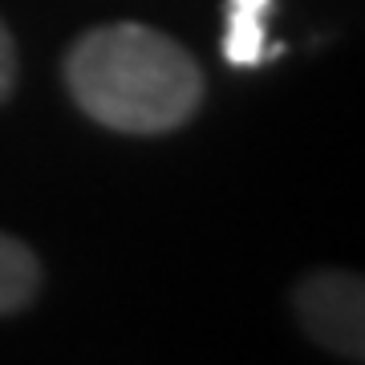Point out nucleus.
<instances>
[{"label":"nucleus","mask_w":365,"mask_h":365,"mask_svg":"<svg viewBox=\"0 0 365 365\" xmlns=\"http://www.w3.org/2000/svg\"><path fill=\"white\" fill-rule=\"evenodd\" d=\"M73 102L110 130L167 134L199 110L203 73L175 37L138 21L90 29L66 57Z\"/></svg>","instance_id":"obj_1"},{"label":"nucleus","mask_w":365,"mask_h":365,"mask_svg":"<svg viewBox=\"0 0 365 365\" xmlns=\"http://www.w3.org/2000/svg\"><path fill=\"white\" fill-rule=\"evenodd\" d=\"M13 81H16V45L9 37L4 21H0V102L13 93Z\"/></svg>","instance_id":"obj_5"},{"label":"nucleus","mask_w":365,"mask_h":365,"mask_svg":"<svg viewBox=\"0 0 365 365\" xmlns=\"http://www.w3.org/2000/svg\"><path fill=\"white\" fill-rule=\"evenodd\" d=\"M37 288H41L37 256H33L21 240L0 232V313L25 309L29 300L37 297Z\"/></svg>","instance_id":"obj_4"},{"label":"nucleus","mask_w":365,"mask_h":365,"mask_svg":"<svg viewBox=\"0 0 365 365\" xmlns=\"http://www.w3.org/2000/svg\"><path fill=\"white\" fill-rule=\"evenodd\" d=\"M297 313L309 337L325 349L361 357L365 341V304H361V276L349 272H317L297 288Z\"/></svg>","instance_id":"obj_2"},{"label":"nucleus","mask_w":365,"mask_h":365,"mask_svg":"<svg viewBox=\"0 0 365 365\" xmlns=\"http://www.w3.org/2000/svg\"><path fill=\"white\" fill-rule=\"evenodd\" d=\"M272 0H227V33H223V57L235 69L264 66L280 49H268L264 41V16Z\"/></svg>","instance_id":"obj_3"}]
</instances>
